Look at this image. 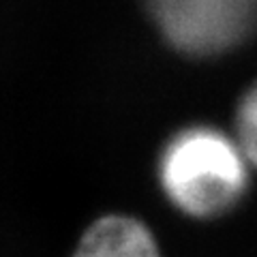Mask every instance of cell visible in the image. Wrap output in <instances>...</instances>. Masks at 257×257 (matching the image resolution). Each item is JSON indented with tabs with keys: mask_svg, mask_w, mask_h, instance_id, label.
Returning <instances> with one entry per match:
<instances>
[{
	"mask_svg": "<svg viewBox=\"0 0 257 257\" xmlns=\"http://www.w3.org/2000/svg\"><path fill=\"white\" fill-rule=\"evenodd\" d=\"M240 142L210 126H191L174 135L159 161V180L180 212L210 219L238 204L248 182Z\"/></svg>",
	"mask_w": 257,
	"mask_h": 257,
	"instance_id": "cell-1",
	"label": "cell"
},
{
	"mask_svg": "<svg viewBox=\"0 0 257 257\" xmlns=\"http://www.w3.org/2000/svg\"><path fill=\"white\" fill-rule=\"evenodd\" d=\"M73 257H161L148 227L128 216L99 219L84 234Z\"/></svg>",
	"mask_w": 257,
	"mask_h": 257,
	"instance_id": "cell-3",
	"label": "cell"
},
{
	"mask_svg": "<svg viewBox=\"0 0 257 257\" xmlns=\"http://www.w3.org/2000/svg\"><path fill=\"white\" fill-rule=\"evenodd\" d=\"M238 142L246 159L257 165V86L244 94L238 107Z\"/></svg>",
	"mask_w": 257,
	"mask_h": 257,
	"instance_id": "cell-4",
	"label": "cell"
},
{
	"mask_svg": "<svg viewBox=\"0 0 257 257\" xmlns=\"http://www.w3.org/2000/svg\"><path fill=\"white\" fill-rule=\"evenodd\" d=\"M161 35L187 56H214L257 26V0H148Z\"/></svg>",
	"mask_w": 257,
	"mask_h": 257,
	"instance_id": "cell-2",
	"label": "cell"
}]
</instances>
